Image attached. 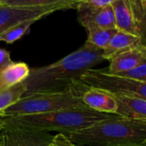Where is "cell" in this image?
Instances as JSON below:
<instances>
[{
	"instance_id": "1",
	"label": "cell",
	"mask_w": 146,
	"mask_h": 146,
	"mask_svg": "<svg viewBox=\"0 0 146 146\" xmlns=\"http://www.w3.org/2000/svg\"><path fill=\"white\" fill-rule=\"evenodd\" d=\"M104 59L103 50L87 41L79 49L49 65L30 69L23 82L29 96L35 93L62 91L77 81L84 73L101 64Z\"/></svg>"
},
{
	"instance_id": "2",
	"label": "cell",
	"mask_w": 146,
	"mask_h": 146,
	"mask_svg": "<svg viewBox=\"0 0 146 146\" xmlns=\"http://www.w3.org/2000/svg\"><path fill=\"white\" fill-rule=\"evenodd\" d=\"M78 146H117L146 142V122L119 115L67 136Z\"/></svg>"
},
{
	"instance_id": "3",
	"label": "cell",
	"mask_w": 146,
	"mask_h": 146,
	"mask_svg": "<svg viewBox=\"0 0 146 146\" xmlns=\"http://www.w3.org/2000/svg\"><path fill=\"white\" fill-rule=\"evenodd\" d=\"M115 114H108L95 111L87 106L71 108L46 113L16 116L17 121L40 130L58 131L66 136L91 126Z\"/></svg>"
},
{
	"instance_id": "4",
	"label": "cell",
	"mask_w": 146,
	"mask_h": 146,
	"mask_svg": "<svg viewBox=\"0 0 146 146\" xmlns=\"http://www.w3.org/2000/svg\"><path fill=\"white\" fill-rule=\"evenodd\" d=\"M88 87L87 84L79 80L62 91L35 93L23 96L8 108L4 112V115L16 117L84 107L85 105L82 96Z\"/></svg>"
},
{
	"instance_id": "5",
	"label": "cell",
	"mask_w": 146,
	"mask_h": 146,
	"mask_svg": "<svg viewBox=\"0 0 146 146\" xmlns=\"http://www.w3.org/2000/svg\"><path fill=\"white\" fill-rule=\"evenodd\" d=\"M80 79L90 87L101 89L115 96L146 100L145 82L110 74L105 69H90Z\"/></svg>"
},
{
	"instance_id": "6",
	"label": "cell",
	"mask_w": 146,
	"mask_h": 146,
	"mask_svg": "<svg viewBox=\"0 0 146 146\" xmlns=\"http://www.w3.org/2000/svg\"><path fill=\"white\" fill-rule=\"evenodd\" d=\"M53 136L47 131L24 125L13 117L6 116L0 146H46Z\"/></svg>"
},
{
	"instance_id": "7",
	"label": "cell",
	"mask_w": 146,
	"mask_h": 146,
	"mask_svg": "<svg viewBox=\"0 0 146 146\" xmlns=\"http://www.w3.org/2000/svg\"><path fill=\"white\" fill-rule=\"evenodd\" d=\"M67 9H77V5L64 2L49 6H10L0 7V35L10 29L29 22L38 21L55 11Z\"/></svg>"
},
{
	"instance_id": "8",
	"label": "cell",
	"mask_w": 146,
	"mask_h": 146,
	"mask_svg": "<svg viewBox=\"0 0 146 146\" xmlns=\"http://www.w3.org/2000/svg\"><path fill=\"white\" fill-rule=\"evenodd\" d=\"M78 19L86 30L93 28L116 29L113 10L111 5L106 6H94L86 3L77 6Z\"/></svg>"
},
{
	"instance_id": "9",
	"label": "cell",
	"mask_w": 146,
	"mask_h": 146,
	"mask_svg": "<svg viewBox=\"0 0 146 146\" xmlns=\"http://www.w3.org/2000/svg\"><path fill=\"white\" fill-rule=\"evenodd\" d=\"M145 59L146 47L139 44L113 56L109 60V65L105 70L110 74L117 75L136 68Z\"/></svg>"
},
{
	"instance_id": "10",
	"label": "cell",
	"mask_w": 146,
	"mask_h": 146,
	"mask_svg": "<svg viewBox=\"0 0 146 146\" xmlns=\"http://www.w3.org/2000/svg\"><path fill=\"white\" fill-rule=\"evenodd\" d=\"M83 102L88 108L102 113L116 114L118 103L115 96L103 90L88 87L82 96Z\"/></svg>"
},
{
	"instance_id": "11",
	"label": "cell",
	"mask_w": 146,
	"mask_h": 146,
	"mask_svg": "<svg viewBox=\"0 0 146 146\" xmlns=\"http://www.w3.org/2000/svg\"><path fill=\"white\" fill-rule=\"evenodd\" d=\"M111 5L113 10L116 29L138 36L131 0H116Z\"/></svg>"
},
{
	"instance_id": "12",
	"label": "cell",
	"mask_w": 146,
	"mask_h": 146,
	"mask_svg": "<svg viewBox=\"0 0 146 146\" xmlns=\"http://www.w3.org/2000/svg\"><path fill=\"white\" fill-rule=\"evenodd\" d=\"M113 96L118 103L116 115L132 120L146 122V100Z\"/></svg>"
},
{
	"instance_id": "13",
	"label": "cell",
	"mask_w": 146,
	"mask_h": 146,
	"mask_svg": "<svg viewBox=\"0 0 146 146\" xmlns=\"http://www.w3.org/2000/svg\"><path fill=\"white\" fill-rule=\"evenodd\" d=\"M139 44H141V42L138 36L118 30L103 50L104 59L109 61L116 54Z\"/></svg>"
},
{
	"instance_id": "14",
	"label": "cell",
	"mask_w": 146,
	"mask_h": 146,
	"mask_svg": "<svg viewBox=\"0 0 146 146\" xmlns=\"http://www.w3.org/2000/svg\"><path fill=\"white\" fill-rule=\"evenodd\" d=\"M30 68L24 62H13L0 73V86L2 89L10 88L26 80Z\"/></svg>"
},
{
	"instance_id": "15",
	"label": "cell",
	"mask_w": 146,
	"mask_h": 146,
	"mask_svg": "<svg viewBox=\"0 0 146 146\" xmlns=\"http://www.w3.org/2000/svg\"><path fill=\"white\" fill-rule=\"evenodd\" d=\"M26 92V86L23 83L15 86L0 90V113L4 112L19 101Z\"/></svg>"
},
{
	"instance_id": "16",
	"label": "cell",
	"mask_w": 146,
	"mask_h": 146,
	"mask_svg": "<svg viewBox=\"0 0 146 146\" xmlns=\"http://www.w3.org/2000/svg\"><path fill=\"white\" fill-rule=\"evenodd\" d=\"M141 45L146 47V1L131 0Z\"/></svg>"
},
{
	"instance_id": "17",
	"label": "cell",
	"mask_w": 146,
	"mask_h": 146,
	"mask_svg": "<svg viewBox=\"0 0 146 146\" xmlns=\"http://www.w3.org/2000/svg\"><path fill=\"white\" fill-rule=\"evenodd\" d=\"M117 31L116 29H90L87 30L88 39L86 41L97 48L104 50Z\"/></svg>"
},
{
	"instance_id": "18",
	"label": "cell",
	"mask_w": 146,
	"mask_h": 146,
	"mask_svg": "<svg viewBox=\"0 0 146 146\" xmlns=\"http://www.w3.org/2000/svg\"><path fill=\"white\" fill-rule=\"evenodd\" d=\"M35 23V21H29L10 29L3 35H0V41H4L8 44L14 43L15 41L23 38L29 31L31 25Z\"/></svg>"
},
{
	"instance_id": "19",
	"label": "cell",
	"mask_w": 146,
	"mask_h": 146,
	"mask_svg": "<svg viewBox=\"0 0 146 146\" xmlns=\"http://www.w3.org/2000/svg\"><path fill=\"white\" fill-rule=\"evenodd\" d=\"M68 2L66 0H5L4 5L10 6H49Z\"/></svg>"
},
{
	"instance_id": "20",
	"label": "cell",
	"mask_w": 146,
	"mask_h": 146,
	"mask_svg": "<svg viewBox=\"0 0 146 146\" xmlns=\"http://www.w3.org/2000/svg\"><path fill=\"white\" fill-rule=\"evenodd\" d=\"M117 75L121 76V77L137 79V80L146 83V59L142 64H140L138 66H137L136 68H134L129 71L119 73V74H117Z\"/></svg>"
},
{
	"instance_id": "21",
	"label": "cell",
	"mask_w": 146,
	"mask_h": 146,
	"mask_svg": "<svg viewBox=\"0 0 146 146\" xmlns=\"http://www.w3.org/2000/svg\"><path fill=\"white\" fill-rule=\"evenodd\" d=\"M46 146H78L74 143H72L70 138L63 134V133H57L53 136L52 141Z\"/></svg>"
},
{
	"instance_id": "22",
	"label": "cell",
	"mask_w": 146,
	"mask_h": 146,
	"mask_svg": "<svg viewBox=\"0 0 146 146\" xmlns=\"http://www.w3.org/2000/svg\"><path fill=\"white\" fill-rule=\"evenodd\" d=\"M11 63L12 60L11 58V52L5 49L0 48V73Z\"/></svg>"
},
{
	"instance_id": "23",
	"label": "cell",
	"mask_w": 146,
	"mask_h": 146,
	"mask_svg": "<svg viewBox=\"0 0 146 146\" xmlns=\"http://www.w3.org/2000/svg\"><path fill=\"white\" fill-rule=\"evenodd\" d=\"M114 1L116 0H85L83 3H86L94 6H106L111 5Z\"/></svg>"
},
{
	"instance_id": "24",
	"label": "cell",
	"mask_w": 146,
	"mask_h": 146,
	"mask_svg": "<svg viewBox=\"0 0 146 146\" xmlns=\"http://www.w3.org/2000/svg\"><path fill=\"white\" fill-rule=\"evenodd\" d=\"M117 146H146V142H143V143H125V144H121V145H117Z\"/></svg>"
},
{
	"instance_id": "25",
	"label": "cell",
	"mask_w": 146,
	"mask_h": 146,
	"mask_svg": "<svg viewBox=\"0 0 146 146\" xmlns=\"http://www.w3.org/2000/svg\"><path fill=\"white\" fill-rule=\"evenodd\" d=\"M6 116L0 113V137H1V133H2V129H3V125H4V122Z\"/></svg>"
},
{
	"instance_id": "26",
	"label": "cell",
	"mask_w": 146,
	"mask_h": 146,
	"mask_svg": "<svg viewBox=\"0 0 146 146\" xmlns=\"http://www.w3.org/2000/svg\"><path fill=\"white\" fill-rule=\"evenodd\" d=\"M66 1H68L70 3H72V4H74V5H76L78 6V4H81V3L84 2L85 0H66Z\"/></svg>"
},
{
	"instance_id": "27",
	"label": "cell",
	"mask_w": 146,
	"mask_h": 146,
	"mask_svg": "<svg viewBox=\"0 0 146 146\" xmlns=\"http://www.w3.org/2000/svg\"><path fill=\"white\" fill-rule=\"evenodd\" d=\"M5 0H0V7L5 5Z\"/></svg>"
},
{
	"instance_id": "28",
	"label": "cell",
	"mask_w": 146,
	"mask_h": 146,
	"mask_svg": "<svg viewBox=\"0 0 146 146\" xmlns=\"http://www.w3.org/2000/svg\"><path fill=\"white\" fill-rule=\"evenodd\" d=\"M1 89H2V88H1V86H0V90H1Z\"/></svg>"
},
{
	"instance_id": "29",
	"label": "cell",
	"mask_w": 146,
	"mask_h": 146,
	"mask_svg": "<svg viewBox=\"0 0 146 146\" xmlns=\"http://www.w3.org/2000/svg\"><path fill=\"white\" fill-rule=\"evenodd\" d=\"M145 1H146V0H145Z\"/></svg>"
}]
</instances>
